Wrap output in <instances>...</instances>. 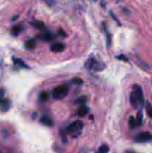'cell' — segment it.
Here are the masks:
<instances>
[{"mask_svg":"<svg viewBox=\"0 0 152 153\" xmlns=\"http://www.w3.org/2000/svg\"><path fill=\"white\" fill-rule=\"evenodd\" d=\"M86 67L89 69H94V70L100 71L102 70L104 68V64L98 62L95 58H90L87 61L86 64Z\"/></svg>","mask_w":152,"mask_h":153,"instance_id":"cell-3","label":"cell"},{"mask_svg":"<svg viewBox=\"0 0 152 153\" xmlns=\"http://www.w3.org/2000/svg\"><path fill=\"white\" fill-rule=\"evenodd\" d=\"M118 59H119V60H122V61H128V58L126 57V56H125L124 55H121L118 56L117 57Z\"/></svg>","mask_w":152,"mask_h":153,"instance_id":"cell-23","label":"cell"},{"mask_svg":"<svg viewBox=\"0 0 152 153\" xmlns=\"http://www.w3.org/2000/svg\"><path fill=\"white\" fill-rule=\"evenodd\" d=\"M142 119H143V114L142 112L141 111H139L137 114V117H136V120H137V126H140L142 124Z\"/></svg>","mask_w":152,"mask_h":153,"instance_id":"cell-15","label":"cell"},{"mask_svg":"<svg viewBox=\"0 0 152 153\" xmlns=\"http://www.w3.org/2000/svg\"><path fill=\"white\" fill-rule=\"evenodd\" d=\"M40 122L43 123V125L47 126H53V121L51 120L50 117H49L48 116H43V117L40 118Z\"/></svg>","mask_w":152,"mask_h":153,"instance_id":"cell-10","label":"cell"},{"mask_svg":"<svg viewBox=\"0 0 152 153\" xmlns=\"http://www.w3.org/2000/svg\"><path fill=\"white\" fill-rule=\"evenodd\" d=\"M69 93V87L66 85H59L52 90V97L57 100H60L67 96Z\"/></svg>","mask_w":152,"mask_h":153,"instance_id":"cell-1","label":"cell"},{"mask_svg":"<svg viewBox=\"0 0 152 153\" xmlns=\"http://www.w3.org/2000/svg\"><path fill=\"white\" fill-rule=\"evenodd\" d=\"M32 26L34 27H35L36 29H37L38 30H41V31H44L46 29V27H45V25L43 22L39 21V20H35V21L33 22Z\"/></svg>","mask_w":152,"mask_h":153,"instance_id":"cell-12","label":"cell"},{"mask_svg":"<svg viewBox=\"0 0 152 153\" xmlns=\"http://www.w3.org/2000/svg\"><path fill=\"white\" fill-rule=\"evenodd\" d=\"M23 30V26L22 25H16L11 29V35L13 36H17Z\"/></svg>","mask_w":152,"mask_h":153,"instance_id":"cell-9","label":"cell"},{"mask_svg":"<svg viewBox=\"0 0 152 153\" xmlns=\"http://www.w3.org/2000/svg\"><path fill=\"white\" fill-rule=\"evenodd\" d=\"M36 47V42L33 40H30V41H26L25 43V47H26L27 50H34Z\"/></svg>","mask_w":152,"mask_h":153,"instance_id":"cell-13","label":"cell"},{"mask_svg":"<svg viewBox=\"0 0 152 153\" xmlns=\"http://www.w3.org/2000/svg\"><path fill=\"white\" fill-rule=\"evenodd\" d=\"M49 99V95L47 92L46 91H42L41 93L39 95V99H40L41 102H46L48 99Z\"/></svg>","mask_w":152,"mask_h":153,"instance_id":"cell-14","label":"cell"},{"mask_svg":"<svg viewBox=\"0 0 152 153\" xmlns=\"http://www.w3.org/2000/svg\"><path fill=\"white\" fill-rule=\"evenodd\" d=\"M89 112V108L85 105H80L77 110V115L80 117H83L86 116Z\"/></svg>","mask_w":152,"mask_h":153,"instance_id":"cell-8","label":"cell"},{"mask_svg":"<svg viewBox=\"0 0 152 153\" xmlns=\"http://www.w3.org/2000/svg\"><path fill=\"white\" fill-rule=\"evenodd\" d=\"M83 127V122L80 120H76L72 123L67 128V132H77L80 131Z\"/></svg>","mask_w":152,"mask_h":153,"instance_id":"cell-5","label":"cell"},{"mask_svg":"<svg viewBox=\"0 0 152 153\" xmlns=\"http://www.w3.org/2000/svg\"><path fill=\"white\" fill-rule=\"evenodd\" d=\"M58 35H60V36L62 37V38H64V37L66 36V32L63 30L58 31Z\"/></svg>","mask_w":152,"mask_h":153,"instance_id":"cell-24","label":"cell"},{"mask_svg":"<svg viewBox=\"0 0 152 153\" xmlns=\"http://www.w3.org/2000/svg\"><path fill=\"white\" fill-rule=\"evenodd\" d=\"M64 50H65V45L63 44H62V43H57V44H53L51 47V50L53 52H62Z\"/></svg>","mask_w":152,"mask_h":153,"instance_id":"cell-6","label":"cell"},{"mask_svg":"<svg viewBox=\"0 0 152 153\" xmlns=\"http://www.w3.org/2000/svg\"><path fill=\"white\" fill-rule=\"evenodd\" d=\"M13 61L15 62V64H16L19 65V66L22 67L28 68V67L26 66V64H25L24 63V62L22 61V60H21V59L16 58H13Z\"/></svg>","mask_w":152,"mask_h":153,"instance_id":"cell-21","label":"cell"},{"mask_svg":"<svg viewBox=\"0 0 152 153\" xmlns=\"http://www.w3.org/2000/svg\"><path fill=\"white\" fill-rule=\"evenodd\" d=\"M134 140L137 143H145L152 140V135L148 132H144L135 137Z\"/></svg>","mask_w":152,"mask_h":153,"instance_id":"cell-4","label":"cell"},{"mask_svg":"<svg viewBox=\"0 0 152 153\" xmlns=\"http://www.w3.org/2000/svg\"><path fill=\"white\" fill-rule=\"evenodd\" d=\"M72 81L74 84H77V85H81V84H83V80H82L80 78H78V77H75L74 78H72Z\"/></svg>","mask_w":152,"mask_h":153,"instance_id":"cell-22","label":"cell"},{"mask_svg":"<svg viewBox=\"0 0 152 153\" xmlns=\"http://www.w3.org/2000/svg\"><path fill=\"white\" fill-rule=\"evenodd\" d=\"M133 93L135 94L136 97L138 99L139 106L143 107L145 105V99L144 95H143V91L142 87L139 84H134L133 86Z\"/></svg>","mask_w":152,"mask_h":153,"instance_id":"cell-2","label":"cell"},{"mask_svg":"<svg viewBox=\"0 0 152 153\" xmlns=\"http://www.w3.org/2000/svg\"><path fill=\"white\" fill-rule=\"evenodd\" d=\"M87 102V97L86 96H82L79 97L77 100H75V103L79 104L80 105H83Z\"/></svg>","mask_w":152,"mask_h":153,"instance_id":"cell-18","label":"cell"},{"mask_svg":"<svg viewBox=\"0 0 152 153\" xmlns=\"http://www.w3.org/2000/svg\"><path fill=\"white\" fill-rule=\"evenodd\" d=\"M104 32H105V34H106V41H107V47H110V44H111V36H110V33L108 32L107 28L106 27L104 24Z\"/></svg>","mask_w":152,"mask_h":153,"instance_id":"cell-16","label":"cell"},{"mask_svg":"<svg viewBox=\"0 0 152 153\" xmlns=\"http://www.w3.org/2000/svg\"><path fill=\"white\" fill-rule=\"evenodd\" d=\"M130 102H131V105H132L134 108H137V107L139 105V102H138V99H137V98L136 97L135 94H134V93H131V94L130 95Z\"/></svg>","mask_w":152,"mask_h":153,"instance_id":"cell-11","label":"cell"},{"mask_svg":"<svg viewBox=\"0 0 152 153\" xmlns=\"http://www.w3.org/2000/svg\"><path fill=\"white\" fill-rule=\"evenodd\" d=\"M10 101L7 99H4V98H1L0 99V108H1V110L4 112L7 111V110L10 108Z\"/></svg>","mask_w":152,"mask_h":153,"instance_id":"cell-7","label":"cell"},{"mask_svg":"<svg viewBox=\"0 0 152 153\" xmlns=\"http://www.w3.org/2000/svg\"><path fill=\"white\" fill-rule=\"evenodd\" d=\"M145 108H146V112H147L148 115L151 118H152V105H151L148 102H146Z\"/></svg>","mask_w":152,"mask_h":153,"instance_id":"cell-20","label":"cell"},{"mask_svg":"<svg viewBox=\"0 0 152 153\" xmlns=\"http://www.w3.org/2000/svg\"><path fill=\"white\" fill-rule=\"evenodd\" d=\"M4 90L2 89H0V99L3 98V95H4Z\"/></svg>","mask_w":152,"mask_h":153,"instance_id":"cell-25","label":"cell"},{"mask_svg":"<svg viewBox=\"0 0 152 153\" xmlns=\"http://www.w3.org/2000/svg\"><path fill=\"white\" fill-rule=\"evenodd\" d=\"M128 123H129V126L131 129H134V128H136L137 126L136 117H134V116H131V117H130Z\"/></svg>","mask_w":152,"mask_h":153,"instance_id":"cell-17","label":"cell"},{"mask_svg":"<svg viewBox=\"0 0 152 153\" xmlns=\"http://www.w3.org/2000/svg\"><path fill=\"white\" fill-rule=\"evenodd\" d=\"M109 146L106 144H104V145L101 146L98 149V153H108L109 152Z\"/></svg>","mask_w":152,"mask_h":153,"instance_id":"cell-19","label":"cell"}]
</instances>
